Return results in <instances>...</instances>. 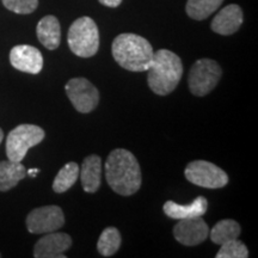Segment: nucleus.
Returning a JSON list of instances; mask_svg holds the SVG:
<instances>
[{"label":"nucleus","mask_w":258,"mask_h":258,"mask_svg":"<svg viewBox=\"0 0 258 258\" xmlns=\"http://www.w3.org/2000/svg\"><path fill=\"white\" fill-rule=\"evenodd\" d=\"M3 139H4V133H3V129L0 128V144H2Z\"/></svg>","instance_id":"a878e982"},{"label":"nucleus","mask_w":258,"mask_h":258,"mask_svg":"<svg viewBox=\"0 0 258 258\" xmlns=\"http://www.w3.org/2000/svg\"><path fill=\"white\" fill-rule=\"evenodd\" d=\"M224 0H188L185 11L190 18L203 21L220 8Z\"/></svg>","instance_id":"aec40b11"},{"label":"nucleus","mask_w":258,"mask_h":258,"mask_svg":"<svg viewBox=\"0 0 258 258\" xmlns=\"http://www.w3.org/2000/svg\"><path fill=\"white\" fill-rule=\"evenodd\" d=\"M79 177L82 185L86 192H96L101 186L102 159L96 154L86 157L79 167Z\"/></svg>","instance_id":"2eb2a0df"},{"label":"nucleus","mask_w":258,"mask_h":258,"mask_svg":"<svg viewBox=\"0 0 258 258\" xmlns=\"http://www.w3.org/2000/svg\"><path fill=\"white\" fill-rule=\"evenodd\" d=\"M36 32L38 41L47 49L54 50L60 46L61 28L59 21L54 16H46L42 18L37 24Z\"/></svg>","instance_id":"dca6fc26"},{"label":"nucleus","mask_w":258,"mask_h":258,"mask_svg":"<svg viewBox=\"0 0 258 258\" xmlns=\"http://www.w3.org/2000/svg\"><path fill=\"white\" fill-rule=\"evenodd\" d=\"M153 48L146 38L135 34H121L112 42V56L122 69L144 72L150 67Z\"/></svg>","instance_id":"7ed1b4c3"},{"label":"nucleus","mask_w":258,"mask_h":258,"mask_svg":"<svg viewBox=\"0 0 258 258\" xmlns=\"http://www.w3.org/2000/svg\"><path fill=\"white\" fill-rule=\"evenodd\" d=\"M99 3L108 8H117L121 4L122 0H99Z\"/></svg>","instance_id":"b1692460"},{"label":"nucleus","mask_w":258,"mask_h":258,"mask_svg":"<svg viewBox=\"0 0 258 258\" xmlns=\"http://www.w3.org/2000/svg\"><path fill=\"white\" fill-rule=\"evenodd\" d=\"M3 4L10 11L18 15H29L38 6V0H2Z\"/></svg>","instance_id":"5701e85b"},{"label":"nucleus","mask_w":258,"mask_h":258,"mask_svg":"<svg viewBox=\"0 0 258 258\" xmlns=\"http://www.w3.org/2000/svg\"><path fill=\"white\" fill-rule=\"evenodd\" d=\"M175 239L185 246H196L207 239L209 227L202 217L182 219L173 227Z\"/></svg>","instance_id":"9d476101"},{"label":"nucleus","mask_w":258,"mask_h":258,"mask_svg":"<svg viewBox=\"0 0 258 258\" xmlns=\"http://www.w3.org/2000/svg\"><path fill=\"white\" fill-rule=\"evenodd\" d=\"M10 62L21 72L37 74L43 69V56L37 48L19 44L10 51Z\"/></svg>","instance_id":"9b49d317"},{"label":"nucleus","mask_w":258,"mask_h":258,"mask_svg":"<svg viewBox=\"0 0 258 258\" xmlns=\"http://www.w3.org/2000/svg\"><path fill=\"white\" fill-rule=\"evenodd\" d=\"M64 225L62 209L57 206H44L29 213L27 228L32 234H44L60 230Z\"/></svg>","instance_id":"1a4fd4ad"},{"label":"nucleus","mask_w":258,"mask_h":258,"mask_svg":"<svg viewBox=\"0 0 258 258\" xmlns=\"http://www.w3.org/2000/svg\"><path fill=\"white\" fill-rule=\"evenodd\" d=\"M38 172H40V170H38V169H31V170H28L27 171L28 175H30L31 177H36V175H37Z\"/></svg>","instance_id":"393cba45"},{"label":"nucleus","mask_w":258,"mask_h":258,"mask_svg":"<svg viewBox=\"0 0 258 258\" xmlns=\"http://www.w3.org/2000/svg\"><path fill=\"white\" fill-rule=\"evenodd\" d=\"M79 178V165L77 163H67L61 167L53 182V190L57 194H62L72 188Z\"/></svg>","instance_id":"6ab92c4d"},{"label":"nucleus","mask_w":258,"mask_h":258,"mask_svg":"<svg viewBox=\"0 0 258 258\" xmlns=\"http://www.w3.org/2000/svg\"><path fill=\"white\" fill-rule=\"evenodd\" d=\"M121 246V234L116 227H106L99 235L97 250L104 257H110L117 252Z\"/></svg>","instance_id":"412c9836"},{"label":"nucleus","mask_w":258,"mask_h":258,"mask_svg":"<svg viewBox=\"0 0 258 258\" xmlns=\"http://www.w3.org/2000/svg\"><path fill=\"white\" fill-rule=\"evenodd\" d=\"M0 257H2V254H0Z\"/></svg>","instance_id":"bb28decb"},{"label":"nucleus","mask_w":258,"mask_h":258,"mask_svg":"<svg viewBox=\"0 0 258 258\" xmlns=\"http://www.w3.org/2000/svg\"><path fill=\"white\" fill-rule=\"evenodd\" d=\"M70 49L77 56L91 57L98 51L99 32L95 21L90 17H80L73 22L67 35Z\"/></svg>","instance_id":"20e7f679"},{"label":"nucleus","mask_w":258,"mask_h":258,"mask_svg":"<svg viewBox=\"0 0 258 258\" xmlns=\"http://www.w3.org/2000/svg\"><path fill=\"white\" fill-rule=\"evenodd\" d=\"M163 209L167 217L176 219V220L202 217L208 209V201L203 196H199L190 205H178L173 201H167L164 205Z\"/></svg>","instance_id":"4468645a"},{"label":"nucleus","mask_w":258,"mask_h":258,"mask_svg":"<svg viewBox=\"0 0 258 258\" xmlns=\"http://www.w3.org/2000/svg\"><path fill=\"white\" fill-rule=\"evenodd\" d=\"M150 89L159 96L170 95L178 85L183 76V63L173 51L160 49L153 54L147 69Z\"/></svg>","instance_id":"f03ea898"},{"label":"nucleus","mask_w":258,"mask_h":258,"mask_svg":"<svg viewBox=\"0 0 258 258\" xmlns=\"http://www.w3.org/2000/svg\"><path fill=\"white\" fill-rule=\"evenodd\" d=\"M44 139V131L35 124H21L12 129L6 139V154L9 160L22 161L29 148L36 146Z\"/></svg>","instance_id":"39448f33"},{"label":"nucleus","mask_w":258,"mask_h":258,"mask_svg":"<svg viewBox=\"0 0 258 258\" xmlns=\"http://www.w3.org/2000/svg\"><path fill=\"white\" fill-rule=\"evenodd\" d=\"M105 178L110 188L122 196H131L140 189L141 170L134 154L116 148L105 161Z\"/></svg>","instance_id":"f257e3e1"},{"label":"nucleus","mask_w":258,"mask_h":258,"mask_svg":"<svg viewBox=\"0 0 258 258\" xmlns=\"http://www.w3.org/2000/svg\"><path fill=\"white\" fill-rule=\"evenodd\" d=\"M249 250L243 241L233 239L221 244L220 250L218 251L217 258H247Z\"/></svg>","instance_id":"4be33fe9"},{"label":"nucleus","mask_w":258,"mask_h":258,"mask_svg":"<svg viewBox=\"0 0 258 258\" xmlns=\"http://www.w3.org/2000/svg\"><path fill=\"white\" fill-rule=\"evenodd\" d=\"M211 239L214 244H224L226 241L238 239L240 235V225L232 219H225L215 224L209 232Z\"/></svg>","instance_id":"a211bd4d"},{"label":"nucleus","mask_w":258,"mask_h":258,"mask_svg":"<svg viewBox=\"0 0 258 258\" xmlns=\"http://www.w3.org/2000/svg\"><path fill=\"white\" fill-rule=\"evenodd\" d=\"M72 246V238L67 233L50 232L41 238L34 247L36 258H64L63 252Z\"/></svg>","instance_id":"f8f14e48"},{"label":"nucleus","mask_w":258,"mask_h":258,"mask_svg":"<svg viewBox=\"0 0 258 258\" xmlns=\"http://www.w3.org/2000/svg\"><path fill=\"white\" fill-rule=\"evenodd\" d=\"M27 176L22 161H0V191H9Z\"/></svg>","instance_id":"f3484780"},{"label":"nucleus","mask_w":258,"mask_h":258,"mask_svg":"<svg viewBox=\"0 0 258 258\" xmlns=\"http://www.w3.org/2000/svg\"><path fill=\"white\" fill-rule=\"evenodd\" d=\"M221 76V67L214 60H198L192 64L189 73L190 91L198 97L208 95L218 85Z\"/></svg>","instance_id":"423d86ee"},{"label":"nucleus","mask_w":258,"mask_h":258,"mask_svg":"<svg viewBox=\"0 0 258 258\" xmlns=\"http://www.w3.org/2000/svg\"><path fill=\"white\" fill-rule=\"evenodd\" d=\"M66 93L76 110L88 114L95 110L99 102V92L91 82L85 78H73L66 84Z\"/></svg>","instance_id":"6e6552de"},{"label":"nucleus","mask_w":258,"mask_h":258,"mask_svg":"<svg viewBox=\"0 0 258 258\" xmlns=\"http://www.w3.org/2000/svg\"><path fill=\"white\" fill-rule=\"evenodd\" d=\"M184 175L190 183L207 189H220L228 183L227 173L206 160L191 161L185 167Z\"/></svg>","instance_id":"0eeeda50"},{"label":"nucleus","mask_w":258,"mask_h":258,"mask_svg":"<svg viewBox=\"0 0 258 258\" xmlns=\"http://www.w3.org/2000/svg\"><path fill=\"white\" fill-rule=\"evenodd\" d=\"M241 24H243V11L240 6L231 4L225 6L215 16L212 22V30L219 35L228 36L239 30Z\"/></svg>","instance_id":"ddd939ff"}]
</instances>
